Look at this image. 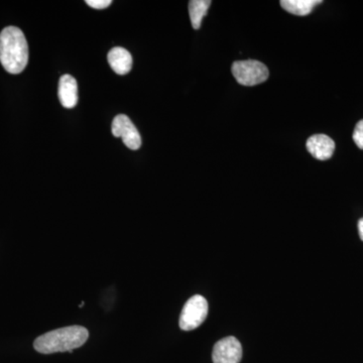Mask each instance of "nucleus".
<instances>
[{
  "mask_svg": "<svg viewBox=\"0 0 363 363\" xmlns=\"http://www.w3.org/2000/svg\"><path fill=\"white\" fill-rule=\"evenodd\" d=\"M0 62L6 72L20 74L28 62V45L25 33L16 26H7L0 33Z\"/></svg>",
  "mask_w": 363,
  "mask_h": 363,
  "instance_id": "obj_1",
  "label": "nucleus"
},
{
  "mask_svg": "<svg viewBox=\"0 0 363 363\" xmlns=\"http://www.w3.org/2000/svg\"><path fill=\"white\" fill-rule=\"evenodd\" d=\"M89 332L85 327L68 326L43 334L33 343V347L43 354L66 352L81 347L88 340Z\"/></svg>",
  "mask_w": 363,
  "mask_h": 363,
  "instance_id": "obj_2",
  "label": "nucleus"
},
{
  "mask_svg": "<svg viewBox=\"0 0 363 363\" xmlns=\"http://www.w3.org/2000/svg\"><path fill=\"white\" fill-rule=\"evenodd\" d=\"M231 71L235 80L243 86L262 84L269 75L267 67L257 60L234 62Z\"/></svg>",
  "mask_w": 363,
  "mask_h": 363,
  "instance_id": "obj_3",
  "label": "nucleus"
},
{
  "mask_svg": "<svg viewBox=\"0 0 363 363\" xmlns=\"http://www.w3.org/2000/svg\"><path fill=\"white\" fill-rule=\"evenodd\" d=\"M208 310L209 307H208L207 300L202 296L195 295L189 298L182 310L180 321H179L182 330H194L204 323Z\"/></svg>",
  "mask_w": 363,
  "mask_h": 363,
  "instance_id": "obj_4",
  "label": "nucleus"
},
{
  "mask_svg": "<svg viewBox=\"0 0 363 363\" xmlns=\"http://www.w3.org/2000/svg\"><path fill=\"white\" fill-rule=\"evenodd\" d=\"M112 135L116 138H123V142L128 149L136 150L142 145V138L136 130L135 124L130 117L119 114L114 117L111 125Z\"/></svg>",
  "mask_w": 363,
  "mask_h": 363,
  "instance_id": "obj_5",
  "label": "nucleus"
},
{
  "mask_svg": "<svg viewBox=\"0 0 363 363\" xmlns=\"http://www.w3.org/2000/svg\"><path fill=\"white\" fill-rule=\"evenodd\" d=\"M242 358V346L233 336L219 340L212 351L213 363H240Z\"/></svg>",
  "mask_w": 363,
  "mask_h": 363,
  "instance_id": "obj_6",
  "label": "nucleus"
},
{
  "mask_svg": "<svg viewBox=\"0 0 363 363\" xmlns=\"http://www.w3.org/2000/svg\"><path fill=\"white\" fill-rule=\"evenodd\" d=\"M308 152L315 159L326 161L333 156L335 150V143L330 136L326 135H315L310 136L306 143Z\"/></svg>",
  "mask_w": 363,
  "mask_h": 363,
  "instance_id": "obj_7",
  "label": "nucleus"
},
{
  "mask_svg": "<svg viewBox=\"0 0 363 363\" xmlns=\"http://www.w3.org/2000/svg\"><path fill=\"white\" fill-rule=\"evenodd\" d=\"M58 96L65 108H74L78 104L77 81L71 75H64L60 79Z\"/></svg>",
  "mask_w": 363,
  "mask_h": 363,
  "instance_id": "obj_8",
  "label": "nucleus"
},
{
  "mask_svg": "<svg viewBox=\"0 0 363 363\" xmlns=\"http://www.w3.org/2000/svg\"><path fill=\"white\" fill-rule=\"evenodd\" d=\"M109 65L112 70L118 75H126L130 73L133 67V57L128 50L121 47H116L111 50L107 56Z\"/></svg>",
  "mask_w": 363,
  "mask_h": 363,
  "instance_id": "obj_9",
  "label": "nucleus"
},
{
  "mask_svg": "<svg viewBox=\"0 0 363 363\" xmlns=\"http://www.w3.org/2000/svg\"><path fill=\"white\" fill-rule=\"evenodd\" d=\"M321 0H281V6L288 13L295 16H305L312 13Z\"/></svg>",
  "mask_w": 363,
  "mask_h": 363,
  "instance_id": "obj_10",
  "label": "nucleus"
},
{
  "mask_svg": "<svg viewBox=\"0 0 363 363\" xmlns=\"http://www.w3.org/2000/svg\"><path fill=\"white\" fill-rule=\"evenodd\" d=\"M212 2L209 0H192L189 2V14L193 28L199 30L203 18L206 16Z\"/></svg>",
  "mask_w": 363,
  "mask_h": 363,
  "instance_id": "obj_11",
  "label": "nucleus"
},
{
  "mask_svg": "<svg viewBox=\"0 0 363 363\" xmlns=\"http://www.w3.org/2000/svg\"><path fill=\"white\" fill-rule=\"evenodd\" d=\"M352 138L355 145H357L360 150H363V119L355 126Z\"/></svg>",
  "mask_w": 363,
  "mask_h": 363,
  "instance_id": "obj_12",
  "label": "nucleus"
},
{
  "mask_svg": "<svg viewBox=\"0 0 363 363\" xmlns=\"http://www.w3.org/2000/svg\"><path fill=\"white\" fill-rule=\"evenodd\" d=\"M86 4L95 9H104L111 4V0H87Z\"/></svg>",
  "mask_w": 363,
  "mask_h": 363,
  "instance_id": "obj_13",
  "label": "nucleus"
},
{
  "mask_svg": "<svg viewBox=\"0 0 363 363\" xmlns=\"http://www.w3.org/2000/svg\"><path fill=\"white\" fill-rule=\"evenodd\" d=\"M358 233H359L360 240L363 241V218L358 221Z\"/></svg>",
  "mask_w": 363,
  "mask_h": 363,
  "instance_id": "obj_14",
  "label": "nucleus"
}]
</instances>
